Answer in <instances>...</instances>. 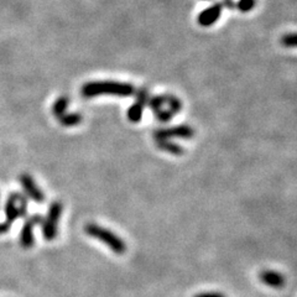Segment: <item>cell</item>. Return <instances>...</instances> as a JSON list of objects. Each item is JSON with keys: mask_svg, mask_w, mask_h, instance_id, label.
Segmentation results:
<instances>
[{"mask_svg": "<svg viewBox=\"0 0 297 297\" xmlns=\"http://www.w3.org/2000/svg\"><path fill=\"white\" fill-rule=\"evenodd\" d=\"M135 93V87L130 83L116 81H92L83 84L82 96L93 98L98 96L130 97Z\"/></svg>", "mask_w": 297, "mask_h": 297, "instance_id": "1", "label": "cell"}, {"mask_svg": "<svg viewBox=\"0 0 297 297\" xmlns=\"http://www.w3.org/2000/svg\"><path fill=\"white\" fill-rule=\"evenodd\" d=\"M153 115L161 123H168L182 109V103L172 94H161L150 98L148 100Z\"/></svg>", "mask_w": 297, "mask_h": 297, "instance_id": "2", "label": "cell"}, {"mask_svg": "<svg viewBox=\"0 0 297 297\" xmlns=\"http://www.w3.org/2000/svg\"><path fill=\"white\" fill-rule=\"evenodd\" d=\"M27 210V198L21 193L14 192L9 195L5 204V222L0 223V234L9 232L12 223L26 214Z\"/></svg>", "mask_w": 297, "mask_h": 297, "instance_id": "3", "label": "cell"}, {"mask_svg": "<svg viewBox=\"0 0 297 297\" xmlns=\"http://www.w3.org/2000/svg\"><path fill=\"white\" fill-rule=\"evenodd\" d=\"M84 232L89 235V237L94 238V239L99 240V242L104 243L109 249L115 254H124L126 251V244L120 237L113 233L111 230L106 229V228L101 227V225L94 224V223H89L84 227Z\"/></svg>", "mask_w": 297, "mask_h": 297, "instance_id": "4", "label": "cell"}, {"mask_svg": "<svg viewBox=\"0 0 297 297\" xmlns=\"http://www.w3.org/2000/svg\"><path fill=\"white\" fill-rule=\"evenodd\" d=\"M63 205L59 200H54L51 203L47 212L46 217L42 219V234H44L45 240L52 242L56 239L57 232H58V222L61 219Z\"/></svg>", "mask_w": 297, "mask_h": 297, "instance_id": "5", "label": "cell"}, {"mask_svg": "<svg viewBox=\"0 0 297 297\" xmlns=\"http://www.w3.org/2000/svg\"><path fill=\"white\" fill-rule=\"evenodd\" d=\"M195 135V130L188 125H176L171 128L157 129L153 131V139L155 140H168L172 138L191 139Z\"/></svg>", "mask_w": 297, "mask_h": 297, "instance_id": "6", "label": "cell"}, {"mask_svg": "<svg viewBox=\"0 0 297 297\" xmlns=\"http://www.w3.org/2000/svg\"><path fill=\"white\" fill-rule=\"evenodd\" d=\"M44 217L40 214H34L25 220L22 225L21 233H20L19 243L24 249H31L34 247L35 238H34V228L35 225H39L42 223Z\"/></svg>", "mask_w": 297, "mask_h": 297, "instance_id": "7", "label": "cell"}, {"mask_svg": "<svg viewBox=\"0 0 297 297\" xmlns=\"http://www.w3.org/2000/svg\"><path fill=\"white\" fill-rule=\"evenodd\" d=\"M148 99H150V94H148V89H139L135 101L129 106L128 111H126V116H128V119L131 123H139V121L141 120L144 114V109H145L146 104L148 103Z\"/></svg>", "mask_w": 297, "mask_h": 297, "instance_id": "8", "label": "cell"}, {"mask_svg": "<svg viewBox=\"0 0 297 297\" xmlns=\"http://www.w3.org/2000/svg\"><path fill=\"white\" fill-rule=\"evenodd\" d=\"M19 182L22 185L25 193L30 199H32L36 203H44L45 195L39 186L36 185V182L34 181L32 176L27 175V173H22L19 176Z\"/></svg>", "mask_w": 297, "mask_h": 297, "instance_id": "9", "label": "cell"}, {"mask_svg": "<svg viewBox=\"0 0 297 297\" xmlns=\"http://www.w3.org/2000/svg\"><path fill=\"white\" fill-rule=\"evenodd\" d=\"M223 4L222 2H215V4L210 5L209 7L204 9L203 11L199 12V15L197 16V21L200 26L208 27L212 26L213 24L218 21V19L222 15Z\"/></svg>", "mask_w": 297, "mask_h": 297, "instance_id": "10", "label": "cell"}, {"mask_svg": "<svg viewBox=\"0 0 297 297\" xmlns=\"http://www.w3.org/2000/svg\"><path fill=\"white\" fill-rule=\"evenodd\" d=\"M259 279L262 284L267 285L272 289H282L286 282L284 275L279 271H274V270H264L260 272Z\"/></svg>", "mask_w": 297, "mask_h": 297, "instance_id": "11", "label": "cell"}, {"mask_svg": "<svg viewBox=\"0 0 297 297\" xmlns=\"http://www.w3.org/2000/svg\"><path fill=\"white\" fill-rule=\"evenodd\" d=\"M156 141V146H157L158 150L165 151V152L171 153V155H176L180 156L185 153V150L181 145L178 144L172 143L170 140H155Z\"/></svg>", "mask_w": 297, "mask_h": 297, "instance_id": "12", "label": "cell"}, {"mask_svg": "<svg viewBox=\"0 0 297 297\" xmlns=\"http://www.w3.org/2000/svg\"><path fill=\"white\" fill-rule=\"evenodd\" d=\"M57 120L61 123V125L66 126V128H71V126H76L78 125V124H81L82 116L77 113H64L63 115L59 116Z\"/></svg>", "mask_w": 297, "mask_h": 297, "instance_id": "13", "label": "cell"}, {"mask_svg": "<svg viewBox=\"0 0 297 297\" xmlns=\"http://www.w3.org/2000/svg\"><path fill=\"white\" fill-rule=\"evenodd\" d=\"M67 106H68V99H67V97H59V98L56 99L53 105H52V114L58 119L59 116L66 113Z\"/></svg>", "mask_w": 297, "mask_h": 297, "instance_id": "14", "label": "cell"}, {"mask_svg": "<svg viewBox=\"0 0 297 297\" xmlns=\"http://www.w3.org/2000/svg\"><path fill=\"white\" fill-rule=\"evenodd\" d=\"M255 0H238L235 2V7L239 10L240 12H249L254 9Z\"/></svg>", "mask_w": 297, "mask_h": 297, "instance_id": "15", "label": "cell"}, {"mask_svg": "<svg viewBox=\"0 0 297 297\" xmlns=\"http://www.w3.org/2000/svg\"><path fill=\"white\" fill-rule=\"evenodd\" d=\"M282 45L285 47H289V49H294L296 46V35L295 34H286L282 36L281 40Z\"/></svg>", "mask_w": 297, "mask_h": 297, "instance_id": "16", "label": "cell"}, {"mask_svg": "<svg viewBox=\"0 0 297 297\" xmlns=\"http://www.w3.org/2000/svg\"><path fill=\"white\" fill-rule=\"evenodd\" d=\"M195 297H225L220 292H202V294L196 295Z\"/></svg>", "mask_w": 297, "mask_h": 297, "instance_id": "17", "label": "cell"}, {"mask_svg": "<svg viewBox=\"0 0 297 297\" xmlns=\"http://www.w3.org/2000/svg\"><path fill=\"white\" fill-rule=\"evenodd\" d=\"M223 6H227L228 9H234L235 7V2L233 0H223Z\"/></svg>", "mask_w": 297, "mask_h": 297, "instance_id": "18", "label": "cell"}]
</instances>
